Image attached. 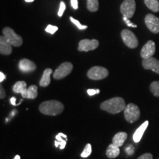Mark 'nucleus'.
Segmentation results:
<instances>
[{
  "label": "nucleus",
  "mask_w": 159,
  "mask_h": 159,
  "mask_svg": "<svg viewBox=\"0 0 159 159\" xmlns=\"http://www.w3.org/2000/svg\"><path fill=\"white\" fill-rule=\"evenodd\" d=\"M33 1H34V0H25L26 2H33Z\"/></svg>",
  "instance_id": "nucleus-38"
},
{
  "label": "nucleus",
  "mask_w": 159,
  "mask_h": 159,
  "mask_svg": "<svg viewBox=\"0 0 159 159\" xmlns=\"http://www.w3.org/2000/svg\"><path fill=\"white\" fill-rule=\"evenodd\" d=\"M13 45L6 40L4 35L0 37V53L3 55H9L12 53Z\"/></svg>",
  "instance_id": "nucleus-14"
},
{
  "label": "nucleus",
  "mask_w": 159,
  "mask_h": 159,
  "mask_svg": "<svg viewBox=\"0 0 159 159\" xmlns=\"http://www.w3.org/2000/svg\"><path fill=\"white\" fill-rule=\"evenodd\" d=\"M19 70L22 72H32L36 69V65L34 62L30 61L29 59H22L19 61Z\"/></svg>",
  "instance_id": "nucleus-13"
},
{
  "label": "nucleus",
  "mask_w": 159,
  "mask_h": 159,
  "mask_svg": "<svg viewBox=\"0 0 159 159\" xmlns=\"http://www.w3.org/2000/svg\"><path fill=\"white\" fill-rule=\"evenodd\" d=\"M137 159H152V155L151 153H144Z\"/></svg>",
  "instance_id": "nucleus-31"
},
{
  "label": "nucleus",
  "mask_w": 159,
  "mask_h": 159,
  "mask_svg": "<svg viewBox=\"0 0 159 159\" xmlns=\"http://www.w3.org/2000/svg\"><path fill=\"white\" fill-rule=\"evenodd\" d=\"M121 37L125 44L130 49H135L138 47L139 41L132 31L125 29L121 32Z\"/></svg>",
  "instance_id": "nucleus-5"
},
{
  "label": "nucleus",
  "mask_w": 159,
  "mask_h": 159,
  "mask_svg": "<svg viewBox=\"0 0 159 159\" xmlns=\"http://www.w3.org/2000/svg\"><path fill=\"white\" fill-rule=\"evenodd\" d=\"M65 10H66L65 3L63 2H61V3H60V7H59L58 12H57V16H58L59 17L62 16L63 13H64Z\"/></svg>",
  "instance_id": "nucleus-28"
},
{
  "label": "nucleus",
  "mask_w": 159,
  "mask_h": 159,
  "mask_svg": "<svg viewBox=\"0 0 159 159\" xmlns=\"http://www.w3.org/2000/svg\"><path fill=\"white\" fill-rule=\"evenodd\" d=\"M23 98L26 99H35L38 96V87L36 85H30L29 88H27L25 91H23L21 94Z\"/></svg>",
  "instance_id": "nucleus-16"
},
{
  "label": "nucleus",
  "mask_w": 159,
  "mask_h": 159,
  "mask_svg": "<svg viewBox=\"0 0 159 159\" xmlns=\"http://www.w3.org/2000/svg\"><path fill=\"white\" fill-rule=\"evenodd\" d=\"M13 159H21V158H20V156H19V155H16V156H15V158Z\"/></svg>",
  "instance_id": "nucleus-37"
},
{
  "label": "nucleus",
  "mask_w": 159,
  "mask_h": 159,
  "mask_svg": "<svg viewBox=\"0 0 159 159\" xmlns=\"http://www.w3.org/2000/svg\"><path fill=\"white\" fill-rule=\"evenodd\" d=\"M87 76L89 79L94 80H100L108 76V70L102 66H93L87 72Z\"/></svg>",
  "instance_id": "nucleus-6"
},
{
  "label": "nucleus",
  "mask_w": 159,
  "mask_h": 159,
  "mask_svg": "<svg viewBox=\"0 0 159 159\" xmlns=\"http://www.w3.org/2000/svg\"><path fill=\"white\" fill-rule=\"evenodd\" d=\"M70 20H71V22H72L73 24H74V25H75L77 26V28H78L79 30H85V29L88 28V27H87L86 25H82L78 21H77V19H75L73 17L71 16L70 17Z\"/></svg>",
  "instance_id": "nucleus-25"
},
{
  "label": "nucleus",
  "mask_w": 159,
  "mask_h": 159,
  "mask_svg": "<svg viewBox=\"0 0 159 159\" xmlns=\"http://www.w3.org/2000/svg\"><path fill=\"white\" fill-rule=\"evenodd\" d=\"M57 30H58V27H56V26L49 25L47 27H46L45 31L47 32V33H50V34L53 35L55 32Z\"/></svg>",
  "instance_id": "nucleus-26"
},
{
  "label": "nucleus",
  "mask_w": 159,
  "mask_h": 159,
  "mask_svg": "<svg viewBox=\"0 0 159 159\" xmlns=\"http://www.w3.org/2000/svg\"><path fill=\"white\" fill-rule=\"evenodd\" d=\"M144 3L149 9L153 12L159 11L158 0H144Z\"/></svg>",
  "instance_id": "nucleus-20"
},
{
  "label": "nucleus",
  "mask_w": 159,
  "mask_h": 159,
  "mask_svg": "<svg viewBox=\"0 0 159 159\" xmlns=\"http://www.w3.org/2000/svg\"><path fill=\"white\" fill-rule=\"evenodd\" d=\"M120 153V150H119V147L116 146L114 143L111 144L108 147L106 150V156L109 158H115L119 156Z\"/></svg>",
  "instance_id": "nucleus-18"
},
{
  "label": "nucleus",
  "mask_w": 159,
  "mask_h": 159,
  "mask_svg": "<svg viewBox=\"0 0 159 159\" xmlns=\"http://www.w3.org/2000/svg\"><path fill=\"white\" fill-rule=\"evenodd\" d=\"M71 5L75 10L78 8V2H77V0H71Z\"/></svg>",
  "instance_id": "nucleus-33"
},
{
  "label": "nucleus",
  "mask_w": 159,
  "mask_h": 159,
  "mask_svg": "<svg viewBox=\"0 0 159 159\" xmlns=\"http://www.w3.org/2000/svg\"><path fill=\"white\" fill-rule=\"evenodd\" d=\"M149 125V122L148 121H145V122L143 123V124L141 125L139 128L137 129V130L135 131L134 136H133V139H134V141L136 143H138L141 141L142 139L143 135H144L145 130L148 128Z\"/></svg>",
  "instance_id": "nucleus-15"
},
{
  "label": "nucleus",
  "mask_w": 159,
  "mask_h": 159,
  "mask_svg": "<svg viewBox=\"0 0 159 159\" xmlns=\"http://www.w3.org/2000/svg\"><path fill=\"white\" fill-rule=\"evenodd\" d=\"M123 19H124V21H125V23L127 24V25L129 26V27H137V25H134V23L131 22L130 20L128 19V18L124 17V18H123Z\"/></svg>",
  "instance_id": "nucleus-32"
},
{
  "label": "nucleus",
  "mask_w": 159,
  "mask_h": 159,
  "mask_svg": "<svg viewBox=\"0 0 159 159\" xmlns=\"http://www.w3.org/2000/svg\"><path fill=\"white\" fill-rule=\"evenodd\" d=\"M124 115L127 122L134 123L136 122L140 117V110L136 105L134 104V103H130L125 107Z\"/></svg>",
  "instance_id": "nucleus-3"
},
{
  "label": "nucleus",
  "mask_w": 159,
  "mask_h": 159,
  "mask_svg": "<svg viewBox=\"0 0 159 159\" xmlns=\"http://www.w3.org/2000/svg\"><path fill=\"white\" fill-rule=\"evenodd\" d=\"M150 91L155 97H159V81H154L150 84Z\"/></svg>",
  "instance_id": "nucleus-23"
},
{
  "label": "nucleus",
  "mask_w": 159,
  "mask_h": 159,
  "mask_svg": "<svg viewBox=\"0 0 159 159\" xmlns=\"http://www.w3.org/2000/svg\"><path fill=\"white\" fill-rule=\"evenodd\" d=\"M6 78V76L5 75V74H3V72H0V82L2 83L4 80H5Z\"/></svg>",
  "instance_id": "nucleus-35"
},
{
  "label": "nucleus",
  "mask_w": 159,
  "mask_h": 159,
  "mask_svg": "<svg viewBox=\"0 0 159 159\" xmlns=\"http://www.w3.org/2000/svg\"><path fill=\"white\" fill-rule=\"evenodd\" d=\"M27 89V83L25 81H19L13 87V91L17 94H21Z\"/></svg>",
  "instance_id": "nucleus-21"
},
{
  "label": "nucleus",
  "mask_w": 159,
  "mask_h": 159,
  "mask_svg": "<svg viewBox=\"0 0 159 159\" xmlns=\"http://www.w3.org/2000/svg\"><path fill=\"white\" fill-rule=\"evenodd\" d=\"M144 22L147 27L152 33L157 34L159 33V19L152 14H148L145 16Z\"/></svg>",
  "instance_id": "nucleus-9"
},
{
  "label": "nucleus",
  "mask_w": 159,
  "mask_h": 159,
  "mask_svg": "<svg viewBox=\"0 0 159 159\" xmlns=\"http://www.w3.org/2000/svg\"><path fill=\"white\" fill-rule=\"evenodd\" d=\"M99 47V41L96 39H83L79 42L78 50L80 52H89L94 50Z\"/></svg>",
  "instance_id": "nucleus-10"
},
{
  "label": "nucleus",
  "mask_w": 159,
  "mask_h": 159,
  "mask_svg": "<svg viewBox=\"0 0 159 159\" xmlns=\"http://www.w3.org/2000/svg\"><path fill=\"white\" fill-rule=\"evenodd\" d=\"M73 69V65L70 62H65L61 64L53 72V78L61 80L66 77L70 74Z\"/></svg>",
  "instance_id": "nucleus-7"
},
{
  "label": "nucleus",
  "mask_w": 159,
  "mask_h": 159,
  "mask_svg": "<svg viewBox=\"0 0 159 159\" xmlns=\"http://www.w3.org/2000/svg\"><path fill=\"white\" fill-rule=\"evenodd\" d=\"M3 35L8 41L11 43L13 47H21L23 43V40L20 35H17L15 33V31L11 27H5L2 30Z\"/></svg>",
  "instance_id": "nucleus-4"
},
{
  "label": "nucleus",
  "mask_w": 159,
  "mask_h": 159,
  "mask_svg": "<svg viewBox=\"0 0 159 159\" xmlns=\"http://www.w3.org/2000/svg\"><path fill=\"white\" fill-rule=\"evenodd\" d=\"M66 144V140H63H63H61V141L57 140V142L55 141V147H56V148L59 147L61 150H63V149L65 148Z\"/></svg>",
  "instance_id": "nucleus-27"
},
{
  "label": "nucleus",
  "mask_w": 159,
  "mask_h": 159,
  "mask_svg": "<svg viewBox=\"0 0 159 159\" xmlns=\"http://www.w3.org/2000/svg\"><path fill=\"white\" fill-rule=\"evenodd\" d=\"M127 138H128V134H127L126 133L119 132L114 136L112 140V143H114V144H116V146L120 148V147H122V145L124 144Z\"/></svg>",
  "instance_id": "nucleus-19"
},
{
  "label": "nucleus",
  "mask_w": 159,
  "mask_h": 159,
  "mask_svg": "<svg viewBox=\"0 0 159 159\" xmlns=\"http://www.w3.org/2000/svg\"><path fill=\"white\" fill-rule=\"evenodd\" d=\"M87 9L91 12H96L98 11V0H87Z\"/></svg>",
  "instance_id": "nucleus-22"
},
{
  "label": "nucleus",
  "mask_w": 159,
  "mask_h": 159,
  "mask_svg": "<svg viewBox=\"0 0 159 159\" xmlns=\"http://www.w3.org/2000/svg\"><path fill=\"white\" fill-rule=\"evenodd\" d=\"M125 151H126V152L129 155V156H130V155L134 154V147L132 146V145H130V146L128 147V148H125Z\"/></svg>",
  "instance_id": "nucleus-30"
},
{
  "label": "nucleus",
  "mask_w": 159,
  "mask_h": 159,
  "mask_svg": "<svg viewBox=\"0 0 159 159\" xmlns=\"http://www.w3.org/2000/svg\"><path fill=\"white\" fill-rule=\"evenodd\" d=\"M155 52H156L155 42L152 41H148L142 47L140 55L143 59H147L153 56Z\"/></svg>",
  "instance_id": "nucleus-11"
},
{
  "label": "nucleus",
  "mask_w": 159,
  "mask_h": 159,
  "mask_svg": "<svg viewBox=\"0 0 159 159\" xmlns=\"http://www.w3.org/2000/svg\"><path fill=\"white\" fill-rule=\"evenodd\" d=\"M142 66L144 69L152 70L157 74H159V61L158 59L155 58L153 57L143 59Z\"/></svg>",
  "instance_id": "nucleus-12"
},
{
  "label": "nucleus",
  "mask_w": 159,
  "mask_h": 159,
  "mask_svg": "<svg viewBox=\"0 0 159 159\" xmlns=\"http://www.w3.org/2000/svg\"><path fill=\"white\" fill-rule=\"evenodd\" d=\"M64 105L57 100L45 101L39 105V111L41 114L48 116H57L63 111Z\"/></svg>",
  "instance_id": "nucleus-2"
},
{
  "label": "nucleus",
  "mask_w": 159,
  "mask_h": 159,
  "mask_svg": "<svg viewBox=\"0 0 159 159\" xmlns=\"http://www.w3.org/2000/svg\"><path fill=\"white\" fill-rule=\"evenodd\" d=\"M99 91H100L99 89H88L87 90V93H88L89 96H94L95 94H99Z\"/></svg>",
  "instance_id": "nucleus-29"
},
{
  "label": "nucleus",
  "mask_w": 159,
  "mask_h": 159,
  "mask_svg": "<svg viewBox=\"0 0 159 159\" xmlns=\"http://www.w3.org/2000/svg\"><path fill=\"white\" fill-rule=\"evenodd\" d=\"M16 99L15 97H12V98L11 99V103L13 105H16Z\"/></svg>",
  "instance_id": "nucleus-36"
},
{
  "label": "nucleus",
  "mask_w": 159,
  "mask_h": 159,
  "mask_svg": "<svg viewBox=\"0 0 159 159\" xmlns=\"http://www.w3.org/2000/svg\"><path fill=\"white\" fill-rule=\"evenodd\" d=\"M52 73V69H46L44 71H43L42 77H41V80L39 82L40 86L41 87H47L50 84L51 78L50 75Z\"/></svg>",
  "instance_id": "nucleus-17"
},
{
  "label": "nucleus",
  "mask_w": 159,
  "mask_h": 159,
  "mask_svg": "<svg viewBox=\"0 0 159 159\" xmlns=\"http://www.w3.org/2000/svg\"><path fill=\"white\" fill-rule=\"evenodd\" d=\"M91 152H92V148H91V145L90 144H87L85 145L84 150L81 153V157L82 158H87L91 154Z\"/></svg>",
  "instance_id": "nucleus-24"
},
{
  "label": "nucleus",
  "mask_w": 159,
  "mask_h": 159,
  "mask_svg": "<svg viewBox=\"0 0 159 159\" xmlns=\"http://www.w3.org/2000/svg\"><path fill=\"white\" fill-rule=\"evenodd\" d=\"M0 98L1 99H4L6 96V93H5V89H4V88L2 87V85H1L0 86Z\"/></svg>",
  "instance_id": "nucleus-34"
},
{
  "label": "nucleus",
  "mask_w": 159,
  "mask_h": 159,
  "mask_svg": "<svg viewBox=\"0 0 159 159\" xmlns=\"http://www.w3.org/2000/svg\"><path fill=\"white\" fill-rule=\"evenodd\" d=\"M126 105L125 100L121 97H114L103 102L100 108L111 114H116L125 110Z\"/></svg>",
  "instance_id": "nucleus-1"
},
{
  "label": "nucleus",
  "mask_w": 159,
  "mask_h": 159,
  "mask_svg": "<svg viewBox=\"0 0 159 159\" xmlns=\"http://www.w3.org/2000/svg\"><path fill=\"white\" fill-rule=\"evenodd\" d=\"M120 11L124 17L132 18L136 11L135 0H125L120 6Z\"/></svg>",
  "instance_id": "nucleus-8"
}]
</instances>
